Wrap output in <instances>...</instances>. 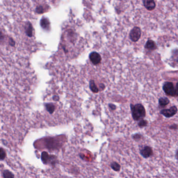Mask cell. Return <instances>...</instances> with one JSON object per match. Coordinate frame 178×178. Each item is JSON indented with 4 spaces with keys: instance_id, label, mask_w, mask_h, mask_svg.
Returning <instances> with one entry per match:
<instances>
[{
    "instance_id": "cell-1",
    "label": "cell",
    "mask_w": 178,
    "mask_h": 178,
    "mask_svg": "<svg viewBox=\"0 0 178 178\" xmlns=\"http://www.w3.org/2000/svg\"><path fill=\"white\" fill-rule=\"evenodd\" d=\"M130 107L132 112V118L135 121H139L146 116V110L143 105L131 104Z\"/></svg>"
},
{
    "instance_id": "cell-2",
    "label": "cell",
    "mask_w": 178,
    "mask_h": 178,
    "mask_svg": "<svg viewBox=\"0 0 178 178\" xmlns=\"http://www.w3.org/2000/svg\"><path fill=\"white\" fill-rule=\"evenodd\" d=\"M163 89L167 95L171 97H176V91L173 82H165L163 84Z\"/></svg>"
},
{
    "instance_id": "cell-3",
    "label": "cell",
    "mask_w": 178,
    "mask_h": 178,
    "mask_svg": "<svg viewBox=\"0 0 178 178\" xmlns=\"http://www.w3.org/2000/svg\"><path fill=\"white\" fill-rule=\"evenodd\" d=\"M56 157L54 155H49L46 152H43L41 154V160L43 161V163L46 165H55L56 161H57Z\"/></svg>"
},
{
    "instance_id": "cell-4",
    "label": "cell",
    "mask_w": 178,
    "mask_h": 178,
    "mask_svg": "<svg viewBox=\"0 0 178 178\" xmlns=\"http://www.w3.org/2000/svg\"><path fill=\"white\" fill-rule=\"evenodd\" d=\"M178 112V109L176 106L171 107L169 109H163L161 110L160 113L166 118H170L176 115Z\"/></svg>"
},
{
    "instance_id": "cell-5",
    "label": "cell",
    "mask_w": 178,
    "mask_h": 178,
    "mask_svg": "<svg viewBox=\"0 0 178 178\" xmlns=\"http://www.w3.org/2000/svg\"><path fill=\"white\" fill-rule=\"evenodd\" d=\"M130 38L133 42H137L141 36V30L139 27H134L130 31Z\"/></svg>"
},
{
    "instance_id": "cell-6",
    "label": "cell",
    "mask_w": 178,
    "mask_h": 178,
    "mask_svg": "<svg viewBox=\"0 0 178 178\" xmlns=\"http://www.w3.org/2000/svg\"><path fill=\"white\" fill-rule=\"evenodd\" d=\"M140 154L141 156L143 157L144 158H148L152 156L153 154V151L152 148L150 147L146 146L144 147L141 150H140Z\"/></svg>"
},
{
    "instance_id": "cell-7",
    "label": "cell",
    "mask_w": 178,
    "mask_h": 178,
    "mask_svg": "<svg viewBox=\"0 0 178 178\" xmlns=\"http://www.w3.org/2000/svg\"><path fill=\"white\" fill-rule=\"evenodd\" d=\"M89 59L94 65H97L100 63L101 58L100 54L96 52H92L89 55Z\"/></svg>"
},
{
    "instance_id": "cell-8",
    "label": "cell",
    "mask_w": 178,
    "mask_h": 178,
    "mask_svg": "<svg viewBox=\"0 0 178 178\" xmlns=\"http://www.w3.org/2000/svg\"><path fill=\"white\" fill-rule=\"evenodd\" d=\"M46 147L49 149H56L59 147V144H58L57 141H56L53 138H50L46 140Z\"/></svg>"
},
{
    "instance_id": "cell-9",
    "label": "cell",
    "mask_w": 178,
    "mask_h": 178,
    "mask_svg": "<svg viewBox=\"0 0 178 178\" xmlns=\"http://www.w3.org/2000/svg\"><path fill=\"white\" fill-rule=\"evenodd\" d=\"M143 4L145 8L149 11H152L156 8L154 0H143Z\"/></svg>"
},
{
    "instance_id": "cell-10",
    "label": "cell",
    "mask_w": 178,
    "mask_h": 178,
    "mask_svg": "<svg viewBox=\"0 0 178 178\" xmlns=\"http://www.w3.org/2000/svg\"><path fill=\"white\" fill-rule=\"evenodd\" d=\"M145 48L150 51H154L157 48V45L156 43L152 40H149L146 43Z\"/></svg>"
},
{
    "instance_id": "cell-11",
    "label": "cell",
    "mask_w": 178,
    "mask_h": 178,
    "mask_svg": "<svg viewBox=\"0 0 178 178\" xmlns=\"http://www.w3.org/2000/svg\"><path fill=\"white\" fill-rule=\"evenodd\" d=\"M158 103H159V107H164L167 106L168 104H169L170 101L167 97H160L159 99Z\"/></svg>"
},
{
    "instance_id": "cell-12",
    "label": "cell",
    "mask_w": 178,
    "mask_h": 178,
    "mask_svg": "<svg viewBox=\"0 0 178 178\" xmlns=\"http://www.w3.org/2000/svg\"><path fill=\"white\" fill-rule=\"evenodd\" d=\"M89 87L91 90V91L94 93H96L98 92V88L97 87L96 84H95V82L93 80H91L89 82Z\"/></svg>"
},
{
    "instance_id": "cell-13",
    "label": "cell",
    "mask_w": 178,
    "mask_h": 178,
    "mask_svg": "<svg viewBox=\"0 0 178 178\" xmlns=\"http://www.w3.org/2000/svg\"><path fill=\"white\" fill-rule=\"evenodd\" d=\"M3 176L4 178H14V174L9 170H4L3 171Z\"/></svg>"
},
{
    "instance_id": "cell-14",
    "label": "cell",
    "mask_w": 178,
    "mask_h": 178,
    "mask_svg": "<svg viewBox=\"0 0 178 178\" xmlns=\"http://www.w3.org/2000/svg\"><path fill=\"white\" fill-rule=\"evenodd\" d=\"M111 168L113 169V170L115 171H119L120 170L121 166L119 163H117V162H113L110 165Z\"/></svg>"
},
{
    "instance_id": "cell-15",
    "label": "cell",
    "mask_w": 178,
    "mask_h": 178,
    "mask_svg": "<svg viewBox=\"0 0 178 178\" xmlns=\"http://www.w3.org/2000/svg\"><path fill=\"white\" fill-rule=\"evenodd\" d=\"M46 108L47 111H49L50 114H52L54 111L55 107L53 104L49 103V104H46Z\"/></svg>"
},
{
    "instance_id": "cell-16",
    "label": "cell",
    "mask_w": 178,
    "mask_h": 178,
    "mask_svg": "<svg viewBox=\"0 0 178 178\" xmlns=\"http://www.w3.org/2000/svg\"><path fill=\"white\" fill-rule=\"evenodd\" d=\"M148 124V121L144 120V119H142L141 120L139 121V122L138 123V126L140 127V128H144L146 127Z\"/></svg>"
},
{
    "instance_id": "cell-17",
    "label": "cell",
    "mask_w": 178,
    "mask_h": 178,
    "mask_svg": "<svg viewBox=\"0 0 178 178\" xmlns=\"http://www.w3.org/2000/svg\"><path fill=\"white\" fill-rule=\"evenodd\" d=\"M6 156V153L5 150H4L3 148L1 147L0 150V158L1 160L2 161L5 159Z\"/></svg>"
},
{
    "instance_id": "cell-18",
    "label": "cell",
    "mask_w": 178,
    "mask_h": 178,
    "mask_svg": "<svg viewBox=\"0 0 178 178\" xmlns=\"http://www.w3.org/2000/svg\"><path fill=\"white\" fill-rule=\"evenodd\" d=\"M132 137L134 140L135 141H139V140L141 139V137H142V136L140 134H134L133 136H132Z\"/></svg>"
},
{
    "instance_id": "cell-19",
    "label": "cell",
    "mask_w": 178,
    "mask_h": 178,
    "mask_svg": "<svg viewBox=\"0 0 178 178\" xmlns=\"http://www.w3.org/2000/svg\"><path fill=\"white\" fill-rule=\"evenodd\" d=\"M109 106L110 110H115L116 109V106L113 104H110L109 105Z\"/></svg>"
},
{
    "instance_id": "cell-20",
    "label": "cell",
    "mask_w": 178,
    "mask_h": 178,
    "mask_svg": "<svg viewBox=\"0 0 178 178\" xmlns=\"http://www.w3.org/2000/svg\"><path fill=\"white\" fill-rule=\"evenodd\" d=\"M175 89H176V97H178V82L176 83Z\"/></svg>"
},
{
    "instance_id": "cell-21",
    "label": "cell",
    "mask_w": 178,
    "mask_h": 178,
    "mask_svg": "<svg viewBox=\"0 0 178 178\" xmlns=\"http://www.w3.org/2000/svg\"><path fill=\"white\" fill-rule=\"evenodd\" d=\"M176 160H178V149L176 150Z\"/></svg>"
},
{
    "instance_id": "cell-22",
    "label": "cell",
    "mask_w": 178,
    "mask_h": 178,
    "mask_svg": "<svg viewBox=\"0 0 178 178\" xmlns=\"http://www.w3.org/2000/svg\"><path fill=\"white\" fill-rule=\"evenodd\" d=\"M176 60H177V61H177V63H178V58H177V59H176Z\"/></svg>"
}]
</instances>
